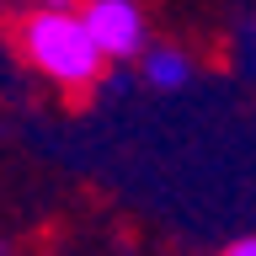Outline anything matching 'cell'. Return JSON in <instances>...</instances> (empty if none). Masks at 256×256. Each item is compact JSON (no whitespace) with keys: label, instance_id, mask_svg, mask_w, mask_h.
<instances>
[{"label":"cell","instance_id":"obj_5","mask_svg":"<svg viewBox=\"0 0 256 256\" xmlns=\"http://www.w3.org/2000/svg\"><path fill=\"white\" fill-rule=\"evenodd\" d=\"M43 6L48 11H70V0H43Z\"/></svg>","mask_w":256,"mask_h":256},{"label":"cell","instance_id":"obj_4","mask_svg":"<svg viewBox=\"0 0 256 256\" xmlns=\"http://www.w3.org/2000/svg\"><path fill=\"white\" fill-rule=\"evenodd\" d=\"M224 256H256V235H251V240H235V246H230Z\"/></svg>","mask_w":256,"mask_h":256},{"label":"cell","instance_id":"obj_2","mask_svg":"<svg viewBox=\"0 0 256 256\" xmlns=\"http://www.w3.org/2000/svg\"><path fill=\"white\" fill-rule=\"evenodd\" d=\"M86 27L102 43L107 59H134L144 48V16L134 0H91L86 6Z\"/></svg>","mask_w":256,"mask_h":256},{"label":"cell","instance_id":"obj_3","mask_svg":"<svg viewBox=\"0 0 256 256\" xmlns=\"http://www.w3.org/2000/svg\"><path fill=\"white\" fill-rule=\"evenodd\" d=\"M187 54H176V48H155L150 59H144V75H150V86H166V91H176V86H187Z\"/></svg>","mask_w":256,"mask_h":256},{"label":"cell","instance_id":"obj_1","mask_svg":"<svg viewBox=\"0 0 256 256\" xmlns=\"http://www.w3.org/2000/svg\"><path fill=\"white\" fill-rule=\"evenodd\" d=\"M27 54L38 59V70L64 86H91L102 75V43L91 38L86 16H70V11H38L27 27Z\"/></svg>","mask_w":256,"mask_h":256}]
</instances>
